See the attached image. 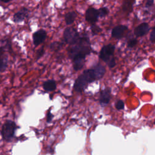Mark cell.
Segmentation results:
<instances>
[{
	"label": "cell",
	"mask_w": 155,
	"mask_h": 155,
	"mask_svg": "<svg viewBox=\"0 0 155 155\" xmlns=\"http://www.w3.org/2000/svg\"><path fill=\"white\" fill-rule=\"evenodd\" d=\"M105 73V67L97 64L93 68L88 69L83 73L75 81L73 88L76 92L82 91L88 84L101 79Z\"/></svg>",
	"instance_id": "1"
},
{
	"label": "cell",
	"mask_w": 155,
	"mask_h": 155,
	"mask_svg": "<svg viewBox=\"0 0 155 155\" xmlns=\"http://www.w3.org/2000/svg\"><path fill=\"white\" fill-rule=\"evenodd\" d=\"M90 53V42L87 38H79L78 41L71 47L68 51L70 58L73 63H85V57Z\"/></svg>",
	"instance_id": "2"
},
{
	"label": "cell",
	"mask_w": 155,
	"mask_h": 155,
	"mask_svg": "<svg viewBox=\"0 0 155 155\" xmlns=\"http://www.w3.org/2000/svg\"><path fill=\"white\" fill-rule=\"evenodd\" d=\"M114 51V46L112 44H108L102 47L99 54L100 58L105 62L110 68L114 67L116 65L115 59L113 57Z\"/></svg>",
	"instance_id": "3"
},
{
	"label": "cell",
	"mask_w": 155,
	"mask_h": 155,
	"mask_svg": "<svg viewBox=\"0 0 155 155\" xmlns=\"http://www.w3.org/2000/svg\"><path fill=\"white\" fill-rule=\"evenodd\" d=\"M16 129V124L12 120H7L2 126L1 134L5 140H10L14 136Z\"/></svg>",
	"instance_id": "4"
},
{
	"label": "cell",
	"mask_w": 155,
	"mask_h": 155,
	"mask_svg": "<svg viewBox=\"0 0 155 155\" xmlns=\"http://www.w3.org/2000/svg\"><path fill=\"white\" fill-rule=\"evenodd\" d=\"M64 38L65 42L71 45L76 44L79 39V35L73 28H67L64 33Z\"/></svg>",
	"instance_id": "5"
},
{
	"label": "cell",
	"mask_w": 155,
	"mask_h": 155,
	"mask_svg": "<svg viewBox=\"0 0 155 155\" xmlns=\"http://www.w3.org/2000/svg\"><path fill=\"white\" fill-rule=\"evenodd\" d=\"M110 99H111V89L110 88H106L101 91L99 101L101 105L108 104Z\"/></svg>",
	"instance_id": "6"
},
{
	"label": "cell",
	"mask_w": 155,
	"mask_h": 155,
	"mask_svg": "<svg viewBox=\"0 0 155 155\" xmlns=\"http://www.w3.org/2000/svg\"><path fill=\"white\" fill-rule=\"evenodd\" d=\"M98 12L97 10L94 8H89L86 11L85 13V19L87 21L89 22L93 23L97 21V19L98 18Z\"/></svg>",
	"instance_id": "7"
},
{
	"label": "cell",
	"mask_w": 155,
	"mask_h": 155,
	"mask_svg": "<svg viewBox=\"0 0 155 155\" xmlns=\"http://www.w3.org/2000/svg\"><path fill=\"white\" fill-rule=\"evenodd\" d=\"M45 38H46V32L44 30H41L35 32L33 35L34 44L35 45H39L45 40Z\"/></svg>",
	"instance_id": "8"
},
{
	"label": "cell",
	"mask_w": 155,
	"mask_h": 155,
	"mask_svg": "<svg viewBox=\"0 0 155 155\" xmlns=\"http://www.w3.org/2000/svg\"><path fill=\"white\" fill-rule=\"evenodd\" d=\"M127 30V27L124 25H118L115 27L112 30V36L114 38L119 39L122 38L125 31Z\"/></svg>",
	"instance_id": "9"
},
{
	"label": "cell",
	"mask_w": 155,
	"mask_h": 155,
	"mask_svg": "<svg viewBox=\"0 0 155 155\" xmlns=\"http://www.w3.org/2000/svg\"><path fill=\"white\" fill-rule=\"evenodd\" d=\"M149 31V25L147 23H142L138 25L134 30L136 36L140 37L145 35Z\"/></svg>",
	"instance_id": "10"
},
{
	"label": "cell",
	"mask_w": 155,
	"mask_h": 155,
	"mask_svg": "<svg viewBox=\"0 0 155 155\" xmlns=\"http://www.w3.org/2000/svg\"><path fill=\"white\" fill-rule=\"evenodd\" d=\"M28 10L27 8H22L13 16V21L15 22H19L22 21L28 15Z\"/></svg>",
	"instance_id": "11"
},
{
	"label": "cell",
	"mask_w": 155,
	"mask_h": 155,
	"mask_svg": "<svg viewBox=\"0 0 155 155\" xmlns=\"http://www.w3.org/2000/svg\"><path fill=\"white\" fill-rule=\"evenodd\" d=\"M56 87V82L53 80L47 81L43 84V88L47 91H53L55 90Z\"/></svg>",
	"instance_id": "12"
},
{
	"label": "cell",
	"mask_w": 155,
	"mask_h": 155,
	"mask_svg": "<svg viewBox=\"0 0 155 155\" xmlns=\"http://www.w3.org/2000/svg\"><path fill=\"white\" fill-rule=\"evenodd\" d=\"M76 17V13L74 12H70L67 13L65 16V21L66 24L67 25L71 24L75 20Z\"/></svg>",
	"instance_id": "13"
},
{
	"label": "cell",
	"mask_w": 155,
	"mask_h": 155,
	"mask_svg": "<svg viewBox=\"0 0 155 155\" xmlns=\"http://www.w3.org/2000/svg\"><path fill=\"white\" fill-rule=\"evenodd\" d=\"M97 12H98V15L100 17H104L108 13V10L107 8H105V7H102V8H99L98 10H97Z\"/></svg>",
	"instance_id": "14"
},
{
	"label": "cell",
	"mask_w": 155,
	"mask_h": 155,
	"mask_svg": "<svg viewBox=\"0 0 155 155\" xmlns=\"http://www.w3.org/2000/svg\"><path fill=\"white\" fill-rule=\"evenodd\" d=\"M115 107H116V108L118 110H121L122 109L124 108V107H125V105H124V102L122 101V100H119L117 101V102L116 103V105H115Z\"/></svg>",
	"instance_id": "15"
},
{
	"label": "cell",
	"mask_w": 155,
	"mask_h": 155,
	"mask_svg": "<svg viewBox=\"0 0 155 155\" xmlns=\"http://www.w3.org/2000/svg\"><path fill=\"white\" fill-rule=\"evenodd\" d=\"M7 67V61L4 58H0V71L4 70Z\"/></svg>",
	"instance_id": "16"
},
{
	"label": "cell",
	"mask_w": 155,
	"mask_h": 155,
	"mask_svg": "<svg viewBox=\"0 0 155 155\" xmlns=\"http://www.w3.org/2000/svg\"><path fill=\"white\" fill-rule=\"evenodd\" d=\"M123 8L125 10H131L132 8V5L131 3L130 2V1H125L124 5H123Z\"/></svg>",
	"instance_id": "17"
},
{
	"label": "cell",
	"mask_w": 155,
	"mask_h": 155,
	"mask_svg": "<svg viewBox=\"0 0 155 155\" xmlns=\"http://www.w3.org/2000/svg\"><path fill=\"white\" fill-rule=\"evenodd\" d=\"M91 31H92L93 34L96 35V34L99 33L101 31V28L99 27H97V26H96L95 25H93L91 27Z\"/></svg>",
	"instance_id": "18"
},
{
	"label": "cell",
	"mask_w": 155,
	"mask_h": 155,
	"mask_svg": "<svg viewBox=\"0 0 155 155\" xmlns=\"http://www.w3.org/2000/svg\"><path fill=\"white\" fill-rule=\"evenodd\" d=\"M137 44V40L133 39H131L128 42V46L129 47H133L134 46H135Z\"/></svg>",
	"instance_id": "19"
},
{
	"label": "cell",
	"mask_w": 155,
	"mask_h": 155,
	"mask_svg": "<svg viewBox=\"0 0 155 155\" xmlns=\"http://www.w3.org/2000/svg\"><path fill=\"white\" fill-rule=\"evenodd\" d=\"M150 40L152 42H155V27L153 28V30L150 34Z\"/></svg>",
	"instance_id": "20"
},
{
	"label": "cell",
	"mask_w": 155,
	"mask_h": 155,
	"mask_svg": "<svg viewBox=\"0 0 155 155\" xmlns=\"http://www.w3.org/2000/svg\"><path fill=\"white\" fill-rule=\"evenodd\" d=\"M53 117V114L51 113L50 111L49 110V111H48V113H47V122H50V121L51 120V119H52Z\"/></svg>",
	"instance_id": "21"
},
{
	"label": "cell",
	"mask_w": 155,
	"mask_h": 155,
	"mask_svg": "<svg viewBox=\"0 0 155 155\" xmlns=\"http://www.w3.org/2000/svg\"><path fill=\"white\" fill-rule=\"evenodd\" d=\"M154 0H147L146 2V7H150L153 5Z\"/></svg>",
	"instance_id": "22"
},
{
	"label": "cell",
	"mask_w": 155,
	"mask_h": 155,
	"mask_svg": "<svg viewBox=\"0 0 155 155\" xmlns=\"http://www.w3.org/2000/svg\"><path fill=\"white\" fill-rule=\"evenodd\" d=\"M1 1H2V2H9L10 0H0Z\"/></svg>",
	"instance_id": "23"
}]
</instances>
